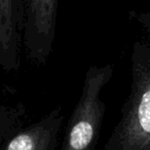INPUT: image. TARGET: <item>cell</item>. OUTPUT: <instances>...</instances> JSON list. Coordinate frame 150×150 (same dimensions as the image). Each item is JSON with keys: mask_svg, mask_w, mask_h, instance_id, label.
<instances>
[{"mask_svg": "<svg viewBox=\"0 0 150 150\" xmlns=\"http://www.w3.org/2000/svg\"><path fill=\"white\" fill-rule=\"evenodd\" d=\"M114 73L111 64L90 66L78 102L73 108L60 150H94L99 140L107 106L102 92Z\"/></svg>", "mask_w": 150, "mask_h": 150, "instance_id": "2", "label": "cell"}, {"mask_svg": "<svg viewBox=\"0 0 150 150\" xmlns=\"http://www.w3.org/2000/svg\"><path fill=\"white\" fill-rule=\"evenodd\" d=\"M23 27V42L28 56L39 65L52 54L56 36L58 0H27Z\"/></svg>", "mask_w": 150, "mask_h": 150, "instance_id": "3", "label": "cell"}, {"mask_svg": "<svg viewBox=\"0 0 150 150\" xmlns=\"http://www.w3.org/2000/svg\"><path fill=\"white\" fill-rule=\"evenodd\" d=\"M64 119L62 107L58 105L38 121L18 131L2 150H57Z\"/></svg>", "mask_w": 150, "mask_h": 150, "instance_id": "5", "label": "cell"}, {"mask_svg": "<svg viewBox=\"0 0 150 150\" xmlns=\"http://www.w3.org/2000/svg\"><path fill=\"white\" fill-rule=\"evenodd\" d=\"M131 15L145 36L133 45L131 92L103 150H150V13Z\"/></svg>", "mask_w": 150, "mask_h": 150, "instance_id": "1", "label": "cell"}, {"mask_svg": "<svg viewBox=\"0 0 150 150\" xmlns=\"http://www.w3.org/2000/svg\"><path fill=\"white\" fill-rule=\"evenodd\" d=\"M24 19V0H0V65L5 71H17L21 66Z\"/></svg>", "mask_w": 150, "mask_h": 150, "instance_id": "4", "label": "cell"}]
</instances>
